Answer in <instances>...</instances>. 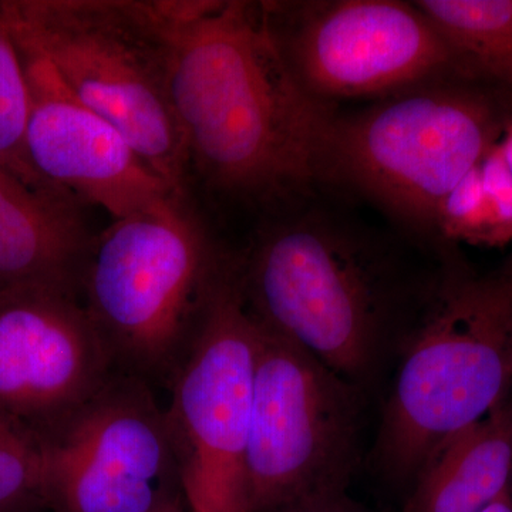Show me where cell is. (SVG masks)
<instances>
[{
  "mask_svg": "<svg viewBox=\"0 0 512 512\" xmlns=\"http://www.w3.org/2000/svg\"><path fill=\"white\" fill-rule=\"evenodd\" d=\"M225 259L185 202L117 220L94 238L79 296L120 372L173 382Z\"/></svg>",
  "mask_w": 512,
  "mask_h": 512,
  "instance_id": "cell-6",
  "label": "cell"
},
{
  "mask_svg": "<svg viewBox=\"0 0 512 512\" xmlns=\"http://www.w3.org/2000/svg\"><path fill=\"white\" fill-rule=\"evenodd\" d=\"M512 386V258L478 275L456 261L396 363L373 460L414 483L444 441L487 416Z\"/></svg>",
  "mask_w": 512,
  "mask_h": 512,
  "instance_id": "cell-3",
  "label": "cell"
},
{
  "mask_svg": "<svg viewBox=\"0 0 512 512\" xmlns=\"http://www.w3.org/2000/svg\"><path fill=\"white\" fill-rule=\"evenodd\" d=\"M473 82L512 92V0H416Z\"/></svg>",
  "mask_w": 512,
  "mask_h": 512,
  "instance_id": "cell-15",
  "label": "cell"
},
{
  "mask_svg": "<svg viewBox=\"0 0 512 512\" xmlns=\"http://www.w3.org/2000/svg\"><path fill=\"white\" fill-rule=\"evenodd\" d=\"M42 441L47 505L59 512H164L183 467L150 383L117 372Z\"/></svg>",
  "mask_w": 512,
  "mask_h": 512,
  "instance_id": "cell-10",
  "label": "cell"
},
{
  "mask_svg": "<svg viewBox=\"0 0 512 512\" xmlns=\"http://www.w3.org/2000/svg\"><path fill=\"white\" fill-rule=\"evenodd\" d=\"M18 46L29 90L26 154L43 180L116 221L185 202L113 124L67 89L52 64Z\"/></svg>",
  "mask_w": 512,
  "mask_h": 512,
  "instance_id": "cell-12",
  "label": "cell"
},
{
  "mask_svg": "<svg viewBox=\"0 0 512 512\" xmlns=\"http://www.w3.org/2000/svg\"><path fill=\"white\" fill-rule=\"evenodd\" d=\"M346 490L326 491L299 498L274 512H360L349 500Z\"/></svg>",
  "mask_w": 512,
  "mask_h": 512,
  "instance_id": "cell-19",
  "label": "cell"
},
{
  "mask_svg": "<svg viewBox=\"0 0 512 512\" xmlns=\"http://www.w3.org/2000/svg\"><path fill=\"white\" fill-rule=\"evenodd\" d=\"M476 202L481 218V247L512 242V119L474 167Z\"/></svg>",
  "mask_w": 512,
  "mask_h": 512,
  "instance_id": "cell-18",
  "label": "cell"
},
{
  "mask_svg": "<svg viewBox=\"0 0 512 512\" xmlns=\"http://www.w3.org/2000/svg\"><path fill=\"white\" fill-rule=\"evenodd\" d=\"M16 42L52 64L187 200L190 164L171 99V40L158 0H0Z\"/></svg>",
  "mask_w": 512,
  "mask_h": 512,
  "instance_id": "cell-4",
  "label": "cell"
},
{
  "mask_svg": "<svg viewBox=\"0 0 512 512\" xmlns=\"http://www.w3.org/2000/svg\"><path fill=\"white\" fill-rule=\"evenodd\" d=\"M483 512H512L511 488H508V490L505 491L500 498H497L493 504L488 505Z\"/></svg>",
  "mask_w": 512,
  "mask_h": 512,
  "instance_id": "cell-20",
  "label": "cell"
},
{
  "mask_svg": "<svg viewBox=\"0 0 512 512\" xmlns=\"http://www.w3.org/2000/svg\"><path fill=\"white\" fill-rule=\"evenodd\" d=\"M412 256L312 207L265 228L235 265L259 322L366 393L396 366L450 262L426 271Z\"/></svg>",
  "mask_w": 512,
  "mask_h": 512,
  "instance_id": "cell-2",
  "label": "cell"
},
{
  "mask_svg": "<svg viewBox=\"0 0 512 512\" xmlns=\"http://www.w3.org/2000/svg\"><path fill=\"white\" fill-rule=\"evenodd\" d=\"M47 505L42 441L0 416V512H26Z\"/></svg>",
  "mask_w": 512,
  "mask_h": 512,
  "instance_id": "cell-17",
  "label": "cell"
},
{
  "mask_svg": "<svg viewBox=\"0 0 512 512\" xmlns=\"http://www.w3.org/2000/svg\"><path fill=\"white\" fill-rule=\"evenodd\" d=\"M190 510H191V508H190ZM191 512H194V511H191Z\"/></svg>",
  "mask_w": 512,
  "mask_h": 512,
  "instance_id": "cell-22",
  "label": "cell"
},
{
  "mask_svg": "<svg viewBox=\"0 0 512 512\" xmlns=\"http://www.w3.org/2000/svg\"><path fill=\"white\" fill-rule=\"evenodd\" d=\"M29 90L19 46L0 15V167L30 184L56 187L33 170L26 154Z\"/></svg>",
  "mask_w": 512,
  "mask_h": 512,
  "instance_id": "cell-16",
  "label": "cell"
},
{
  "mask_svg": "<svg viewBox=\"0 0 512 512\" xmlns=\"http://www.w3.org/2000/svg\"><path fill=\"white\" fill-rule=\"evenodd\" d=\"M258 320L225 259L178 367L168 410L194 512H247L244 454L254 399Z\"/></svg>",
  "mask_w": 512,
  "mask_h": 512,
  "instance_id": "cell-8",
  "label": "cell"
},
{
  "mask_svg": "<svg viewBox=\"0 0 512 512\" xmlns=\"http://www.w3.org/2000/svg\"><path fill=\"white\" fill-rule=\"evenodd\" d=\"M365 394L258 320L244 454L247 512L346 490L359 460Z\"/></svg>",
  "mask_w": 512,
  "mask_h": 512,
  "instance_id": "cell-7",
  "label": "cell"
},
{
  "mask_svg": "<svg viewBox=\"0 0 512 512\" xmlns=\"http://www.w3.org/2000/svg\"><path fill=\"white\" fill-rule=\"evenodd\" d=\"M94 238L72 194L0 167V289L43 285L79 295Z\"/></svg>",
  "mask_w": 512,
  "mask_h": 512,
  "instance_id": "cell-13",
  "label": "cell"
},
{
  "mask_svg": "<svg viewBox=\"0 0 512 512\" xmlns=\"http://www.w3.org/2000/svg\"><path fill=\"white\" fill-rule=\"evenodd\" d=\"M262 6L286 66L306 92L328 106L383 99L443 77L470 80L414 2L305 0Z\"/></svg>",
  "mask_w": 512,
  "mask_h": 512,
  "instance_id": "cell-9",
  "label": "cell"
},
{
  "mask_svg": "<svg viewBox=\"0 0 512 512\" xmlns=\"http://www.w3.org/2000/svg\"><path fill=\"white\" fill-rule=\"evenodd\" d=\"M117 372L77 293L43 285L0 289V416L42 439Z\"/></svg>",
  "mask_w": 512,
  "mask_h": 512,
  "instance_id": "cell-11",
  "label": "cell"
},
{
  "mask_svg": "<svg viewBox=\"0 0 512 512\" xmlns=\"http://www.w3.org/2000/svg\"><path fill=\"white\" fill-rule=\"evenodd\" d=\"M512 402L454 434L413 483L406 512H483L511 488Z\"/></svg>",
  "mask_w": 512,
  "mask_h": 512,
  "instance_id": "cell-14",
  "label": "cell"
},
{
  "mask_svg": "<svg viewBox=\"0 0 512 512\" xmlns=\"http://www.w3.org/2000/svg\"><path fill=\"white\" fill-rule=\"evenodd\" d=\"M190 175L255 207H295L323 183L336 110L295 79L262 2L158 0Z\"/></svg>",
  "mask_w": 512,
  "mask_h": 512,
  "instance_id": "cell-1",
  "label": "cell"
},
{
  "mask_svg": "<svg viewBox=\"0 0 512 512\" xmlns=\"http://www.w3.org/2000/svg\"><path fill=\"white\" fill-rule=\"evenodd\" d=\"M164 512H191V510L190 507H188V510H185L183 504L178 503L173 505V507L168 508V510H165Z\"/></svg>",
  "mask_w": 512,
  "mask_h": 512,
  "instance_id": "cell-21",
  "label": "cell"
},
{
  "mask_svg": "<svg viewBox=\"0 0 512 512\" xmlns=\"http://www.w3.org/2000/svg\"><path fill=\"white\" fill-rule=\"evenodd\" d=\"M512 92L443 77L338 114L323 183L352 188L417 234L436 237L441 202L503 136Z\"/></svg>",
  "mask_w": 512,
  "mask_h": 512,
  "instance_id": "cell-5",
  "label": "cell"
}]
</instances>
